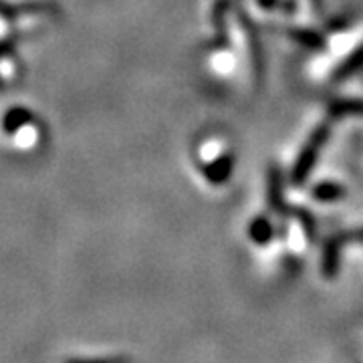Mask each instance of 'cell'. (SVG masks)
I'll return each mask as SVG.
<instances>
[{
	"mask_svg": "<svg viewBox=\"0 0 363 363\" xmlns=\"http://www.w3.org/2000/svg\"><path fill=\"white\" fill-rule=\"evenodd\" d=\"M325 138H327V130L321 128V130L313 135L311 142L307 143V147L303 150V154H301V157H298L297 162V168L293 172V182H295V184H303V182H305L307 174L311 172L313 164H315V160H317L319 152H321V145L325 143Z\"/></svg>",
	"mask_w": 363,
	"mask_h": 363,
	"instance_id": "cell-1",
	"label": "cell"
},
{
	"mask_svg": "<svg viewBox=\"0 0 363 363\" xmlns=\"http://www.w3.org/2000/svg\"><path fill=\"white\" fill-rule=\"evenodd\" d=\"M250 233H252V236H255L259 242H262V240H264V234L269 236V233H271V230H269V224H267V222L259 220L257 224H255V228H252Z\"/></svg>",
	"mask_w": 363,
	"mask_h": 363,
	"instance_id": "cell-4",
	"label": "cell"
},
{
	"mask_svg": "<svg viewBox=\"0 0 363 363\" xmlns=\"http://www.w3.org/2000/svg\"><path fill=\"white\" fill-rule=\"evenodd\" d=\"M230 168H233L230 160H220V162L216 164V168L208 169V176H210V180L212 182L226 180V176L230 174Z\"/></svg>",
	"mask_w": 363,
	"mask_h": 363,
	"instance_id": "cell-3",
	"label": "cell"
},
{
	"mask_svg": "<svg viewBox=\"0 0 363 363\" xmlns=\"http://www.w3.org/2000/svg\"><path fill=\"white\" fill-rule=\"evenodd\" d=\"M343 194V190L335 186V184H321V186H317L315 188V198H319V200H335L339 196Z\"/></svg>",
	"mask_w": 363,
	"mask_h": 363,
	"instance_id": "cell-2",
	"label": "cell"
}]
</instances>
